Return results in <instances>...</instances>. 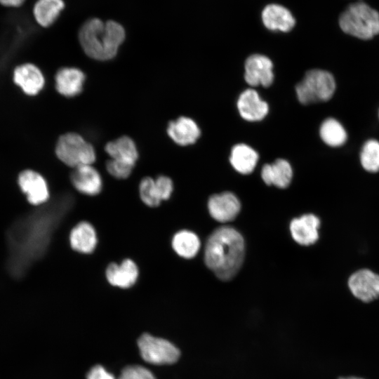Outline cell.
<instances>
[{
    "label": "cell",
    "mask_w": 379,
    "mask_h": 379,
    "mask_svg": "<svg viewBox=\"0 0 379 379\" xmlns=\"http://www.w3.org/2000/svg\"><path fill=\"white\" fill-rule=\"evenodd\" d=\"M293 170L285 159H278L272 164H265L262 168L261 177L265 184L279 188L287 187L291 181Z\"/></svg>",
    "instance_id": "7402d4cb"
},
{
    "label": "cell",
    "mask_w": 379,
    "mask_h": 379,
    "mask_svg": "<svg viewBox=\"0 0 379 379\" xmlns=\"http://www.w3.org/2000/svg\"><path fill=\"white\" fill-rule=\"evenodd\" d=\"M105 151L109 159L135 166L138 159V150L134 140L123 135L108 142L105 146Z\"/></svg>",
    "instance_id": "ffe728a7"
},
{
    "label": "cell",
    "mask_w": 379,
    "mask_h": 379,
    "mask_svg": "<svg viewBox=\"0 0 379 379\" xmlns=\"http://www.w3.org/2000/svg\"><path fill=\"white\" fill-rule=\"evenodd\" d=\"M244 251L241 234L233 227H220L210 235L206 241L205 263L218 278L227 281L239 270Z\"/></svg>",
    "instance_id": "7a4b0ae2"
},
{
    "label": "cell",
    "mask_w": 379,
    "mask_h": 379,
    "mask_svg": "<svg viewBox=\"0 0 379 379\" xmlns=\"http://www.w3.org/2000/svg\"><path fill=\"white\" fill-rule=\"evenodd\" d=\"M69 244L72 248L80 253L89 254L98 244V237L94 227L88 222L77 223L69 234Z\"/></svg>",
    "instance_id": "ac0fdd59"
},
{
    "label": "cell",
    "mask_w": 379,
    "mask_h": 379,
    "mask_svg": "<svg viewBox=\"0 0 379 379\" xmlns=\"http://www.w3.org/2000/svg\"><path fill=\"white\" fill-rule=\"evenodd\" d=\"M70 181L79 192L88 196L98 194L102 188L101 175L93 165H83L72 168Z\"/></svg>",
    "instance_id": "8fae6325"
},
{
    "label": "cell",
    "mask_w": 379,
    "mask_h": 379,
    "mask_svg": "<svg viewBox=\"0 0 379 379\" xmlns=\"http://www.w3.org/2000/svg\"><path fill=\"white\" fill-rule=\"evenodd\" d=\"M139 195L141 201L146 206L154 208L160 205V199L154 179L151 177H145L139 185Z\"/></svg>",
    "instance_id": "83f0119b"
},
{
    "label": "cell",
    "mask_w": 379,
    "mask_h": 379,
    "mask_svg": "<svg viewBox=\"0 0 379 379\" xmlns=\"http://www.w3.org/2000/svg\"><path fill=\"white\" fill-rule=\"evenodd\" d=\"M18 183L31 204L39 206L48 201L49 191L47 182L36 171H23L19 175Z\"/></svg>",
    "instance_id": "30bf717a"
},
{
    "label": "cell",
    "mask_w": 379,
    "mask_h": 379,
    "mask_svg": "<svg viewBox=\"0 0 379 379\" xmlns=\"http://www.w3.org/2000/svg\"><path fill=\"white\" fill-rule=\"evenodd\" d=\"M174 251L184 258L194 257L200 248V240L197 235L189 230H181L175 234L172 239Z\"/></svg>",
    "instance_id": "d4e9b609"
},
{
    "label": "cell",
    "mask_w": 379,
    "mask_h": 379,
    "mask_svg": "<svg viewBox=\"0 0 379 379\" xmlns=\"http://www.w3.org/2000/svg\"><path fill=\"white\" fill-rule=\"evenodd\" d=\"M237 107L241 117L249 121L262 120L269 110L267 103L260 99L257 91L250 88L239 95Z\"/></svg>",
    "instance_id": "e0dca14e"
},
{
    "label": "cell",
    "mask_w": 379,
    "mask_h": 379,
    "mask_svg": "<svg viewBox=\"0 0 379 379\" xmlns=\"http://www.w3.org/2000/svg\"><path fill=\"white\" fill-rule=\"evenodd\" d=\"M139 270L136 263L131 259H124L120 264L110 263L106 268L107 281L113 286L128 288L137 281Z\"/></svg>",
    "instance_id": "5bb4252c"
},
{
    "label": "cell",
    "mask_w": 379,
    "mask_h": 379,
    "mask_svg": "<svg viewBox=\"0 0 379 379\" xmlns=\"http://www.w3.org/2000/svg\"><path fill=\"white\" fill-rule=\"evenodd\" d=\"M25 0H0V4L7 7H18L21 6Z\"/></svg>",
    "instance_id": "d6a6232c"
},
{
    "label": "cell",
    "mask_w": 379,
    "mask_h": 379,
    "mask_svg": "<svg viewBox=\"0 0 379 379\" xmlns=\"http://www.w3.org/2000/svg\"><path fill=\"white\" fill-rule=\"evenodd\" d=\"M156 188L160 199L167 200L171 196L173 184L171 179L166 175H159L154 179Z\"/></svg>",
    "instance_id": "4dcf8cb0"
},
{
    "label": "cell",
    "mask_w": 379,
    "mask_h": 379,
    "mask_svg": "<svg viewBox=\"0 0 379 379\" xmlns=\"http://www.w3.org/2000/svg\"><path fill=\"white\" fill-rule=\"evenodd\" d=\"M51 216L41 208L15 220L6 232V267L15 279L22 278L42 254L48 241Z\"/></svg>",
    "instance_id": "6da1fadb"
},
{
    "label": "cell",
    "mask_w": 379,
    "mask_h": 379,
    "mask_svg": "<svg viewBox=\"0 0 379 379\" xmlns=\"http://www.w3.org/2000/svg\"><path fill=\"white\" fill-rule=\"evenodd\" d=\"M320 223L319 218L312 213L294 218L290 224L291 236L300 245H312L319 239Z\"/></svg>",
    "instance_id": "9a60e30c"
},
{
    "label": "cell",
    "mask_w": 379,
    "mask_h": 379,
    "mask_svg": "<svg viewBox=\"0 0 379 379\" xmlns=\"http://www.w3.org/2000/svg\"><path fill=\"white\" fill-rule=\"evenodd\" d=\"M360 162L368 172L379 171V142L370 139L363 145L360 152Z\"/></svg>",
    "instance_id": "4316f807"
},
{
    "label": "cell",
    "mask_w": 379,
    "mask_h": 379,
    "mask_svg": "<svg viewBox=\"0 0 379 379\" xmlns=\"http://www.w3.org/2000/svg\"><path fill=\"white\" fill-rule=\"evenodd\" d=\"M55 151L58 159L72 168L83 165H93L96 159L93 146L75 132H68L60 135Z\"/></svg>",
    "instance_id": "8992f818"
},
{
    "label": "cell",
    "mask_w": 379,
    "mask_h": 379,
    "mask_svg": "<svg viewBox=\"0 0 379 379\" xmlns=\"http://www.w3.org/2000/svg\"><path fill=\"white\" fill-rule=\"evenodd\" d=\"M138 344L142 358L150 364H171L180 357L179 350L171 342L147 333L140 337Z\"/></svg>",
    "instance_id": "52a82bcc"
},
{
    "label": "cell",
    "mask_w": 379,
    "mask_h": 379,
    "mask_svg": "<svg viewBox=\"0 0 379 379\" xmlns=\"http://www.w3.org/2000/svg\"><path fill=\"white\" fill-rule=\"evenodd\" d=\"M87 379H115L114 375L106 369L97 365L93 366L87 374Z\"/></svg>",
    "instance_id": "1f68e13d"
},
{
    "label": "cell",
    "mask_w": 379,
    "mask_h": 379,
    "mask_svg": "<svg viewBox=\"0 0 379 379\" xmlns=\"http://www.w3.org/2000/svg\"><path fill=\"white\" fill-rule=\"evenodd\" d=\"M64 8L63 0H37L33 7V15L39 25L48 27L57 20Z\"/></svg>",
    "instance_id": "cb8c5ba5"
},
{
    "label": "cell",
    "mask_w": 379,
    "mask_h": 379,
    "mask_svg": "<svg viewBox=\"0 0 379 379\" xmlns=\"http://www.w3.org/2000/svg\"><path fill=\"white\" fill-rule=\"evenodd\" d=\"M335 81L328 71L314 69L307 71L295 87L300 102L304 105L329 100L335 91Z\"/></svg>",
    "instance_id": "5b68a950"
},
{
    "label": "cell",
    "mask_w": 379,
    "mask_h": 379,
    "mask_svg": "<svg viewBox=\"0 0 379 379\" xmlns=\"http://www.w3.org/2000/svg\"><path fill=\"white\" fill-rule=\"evenodd\" d=\"M340 379H363V378H357V377H347V378H341Z\"/></svg>",
    "instance_id": "836d02e7"
},
{
    "label": "cell",
    "mask_w": 379,
    "mask_h": 379,
    "mask_svg": "<svg viewBox=\"0 0 379 379\" xmlns=\"http://www.w3.org/2000/svg\"><path fill=\"white\" fill-rule=\"evenodd\" d=\"M319 135L324 142L332 147L342 146L347 139L345 128L334 118H328L322 122Z\"/></svg>",
    "instance_id": "484cf974"
},
{
    "label": "cell",
    "mask_w": 379,
    "mask_h": 379,
    "mask_svg": "<svg viewBox=\"0 0 379 379\" xmlns=\"http://www.w3.org/2000/svg\"><path fill=\"white\" fill-rule=\"evenodd\" d=\"M134 166L129 164L109 159L106 162V170L112 177L117 179H126L128 178Z\"/></svg>",
    "instance_id": "f1b7e54d"
},
{
    "label": "cell",
    "mask_w": 379,
    "mask_h": 379,
    "mask_svg": "<svg viewBox=\"0 0 379 379\" xmlns=\"http://www.w3.org/2000/svg\"><path fill=\"white\" fill-rule=\"evenodd\" d=\"M208 208L213 218L221 222H226L237 216L241 204L233 193L225 192L212 195L208 201Z\"/></svg>",
    "instance_id": "7c38bea8"
},
{
    "label": "cell",
    "mask_w": 379,
    "mask_h": 379,
    "mask_svg": "<svg viewBox=\"0 0 379 379\" xmlns=\"http://www.w3.org/2000/svg\"><path fill=\"white\" fill-rule=\"evenodd\" d=\"M166 131L173 141L181 146L194 143L200 135V130L197 124L194 120L187 117H180L171 121Z\"/></svg>",
    "instance_id": "d6986e66"
},
{
    "label": "cell",
    "mask_w": 379,
    "mask_h": 379,
    "mask_svg": "<svg viewBox=\"0 0 379 379\" xmlns=\"http://www.w3.org/2000/svg\"><path fill=\"white\" fill-rule=\"evenodd\" d=\"M273 64L270 58L260 54L250 55L245 62L244 78L251 86H270L274 79Z\"/></svg>",
    "instance_id": "9c48e42d"
},
{
    "label": "cell",
    "mask_w": 379,
    "mask_h": 379,
    "mask_svg": "<svg viewBox=\"0 0 379 379\" xmlns=\"http://www.w3.org/2000/svg\"><path fill=\"white\" fill-rule=\"evenodd\" d=\"M262 20L265 26L272 31L288 32L295 22L291 12L277 4L267 6L262 11Z\"/></svg>",
    "instance_id": "44dd1931"
},
{
    "label": "cell",
    "mask_w": 379,
    "mask_h": 379,
    "mask_svg": "<svg viewBox=\"0 0 379 379\" xmlns=\"http://www.w3.org/2000/svg\"><path fill=\"white\" fill-rule=\"evenodd\" d=\"M258 160V153L246 144H237L232 149L230 161L240 173L249 174L253 172Z\"/></svg>",
    "instance_id": "603a6c76"
},
{
    "label": "cell",
    "mask_w": 379,
    "mask_h": 379,
    "mask_svg": "<svg viewBox=\"0 0 379 379\" xmlns=\"http://www.w3.org/2000/svg\"><path fill=\"white\" fill-rule=\"evenodd\" d=\"M85 81L84 72L75 67H62L55 76L57 91L67 98H73L81 93Z\"/></svg>",
    "instance_id": "4fadbf2b"
},
{
    "label": "cell",
    "mask_w": 379,
    "mask_h": 379,
    "mask_svg": "<svg viewBox=\"0 0 379 379\" xmlns=\"http://www.w3.org/2000/svg\"><path fill=\"white\" fill-rule=\"evenodd\" d=\"M349 289L357 299L369 302L379 298V274L368 269L354 272L347 281Z\"/></svg>",
    "instance_id": "ba28073f"
},
{
    "label": "cell",
    "mask_w": 379,
    "mask_h": 379,
    "mask_svg": "<svg viewBox=\"0 0 379 379\" xmlns=\"http://www.w3.org/2000/svg\"><path fill=\"white\" fill-rule=\"evenodd\" d=\"M125 38L124 27L114 20L103 22L91 18L83 24L79 32V41L84 52L98 61L114 58Z\"/></svg>",
    "instance_id": "3957f363"
},
{
    "label": "cell",
    "mask_w": 379,
    "mask_h": 379,
    "mask_svg": "<svg viewBox=\"0 0 379 379\" xmlns=\"http://www.w3.org/2000/svg\"><path fill=\"white\" fill-rule=\"evenodd\" d=\"M13 79L25 93L29 95L38 94L44 88L45 79L41 71L34 65L27 63L17 67Z\"/></svg>",
    "instance_id": "2e32d148"
},
{
    "label": "cell",
    "mask_w": 379,
    "mask_h": 379,
    "mask_svg": "<svg viewBox=\"0 0 379 379\" xmlns=\"http://www.w3.org/2000/svg\"><path fill=\"white\" fill-rule=\"evenodd\" d=\"M339 25L347 34L370 39L379 34V13L364 2H357L341 13Z\"/></svg>",
    "instance_id": "277c9868"
},
{
    "label": "cell",
    "mask_w": 379,
    "mask_h": 379,
    "mask_svg": "<svg viewBox=\"0 0 379 379\" xmlns=\"http://www.w3.org/2000/svg\"><path fill=\"white\" fill-rule=\"evenodd\" d=\"M118 379H156L152 373L140 366H129L124 368Z\"/></svg>",
    "instance_id": "f546056e"
}]
</instances>
